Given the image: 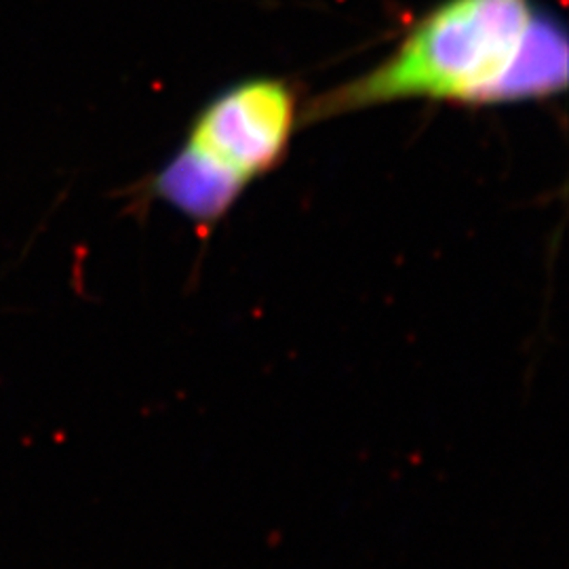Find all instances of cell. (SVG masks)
<instances>
[{
    "label": "cell",
    "instance_id": "obj_1",
    "mask_svg": "<svg viewBox=\"0 0 569 569\" xmlns=\"http://www.w3.org/2000/svg\"><path fill=\"white\" fill-rule=\"evenodd\" d=\"M568 87V34L533 0H446L385 60L302 110L326 121L382 103L542 100Z\"/></svg>",
    "mask_w": 569,
    "mask_h": 569
},
{
    "label": "cell",
    "instance_id": "obj_2",
    "mask_svg": "<svg viewBox=\"0 0 569 569\" xmlns=\"http://www.w3.org/2000/svg\"><path fill=\"white\" fill-rule=\"evenodd\" d=\"M300 122L289 82H237L194 117L178 152L152 178L150 194L197 224H216L247 186L283 161Z\"/></svg>",
    "mask_w": 569,
    "mask_h": 569
}]
</instances>
